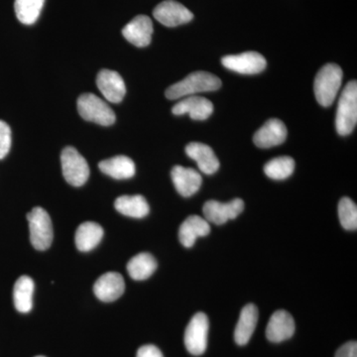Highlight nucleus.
Returning <instances> with one entry per match:
<instances>
[{"label": "nucleus", "instance_id": "c756f323", "mask_svg": "<svg viewBox=\"0 0 357 357\" xmlns=\"http://www.w3.org/2000/svg\"><path fill=\"white\" fill-rule=\"evenodd\" d=\"M335 357H357L356 342H347L337 349Z\"/></svg>", "mask_w": 357, "mask_h": 357}, {"label": "nucleus", "instance_id": "f257e3e1", "mask_svg": "<svg viewBox=\"0 0 357 357\" xmlns=\"http://www.w3.org/2000/svg\"><path fill=\"white\" fill-rule=\"evenodd\" d=\"M220 86H222V81L220 77L211 73L199 70V72L192 73L178 83L169 86L166 91V98L171 100H178L195 93L218 91Z\"/></svg>", "mask_w": 357, "mask_h": 357}, {"label": "nucleus", "instance_id": "a878e982", "mask_svg": "<svg viewBox=\"0 0 357 357\" xmlns=\"http://www.w3.org/2000/svg\"><path fill=\"white\" fill-rule=\"evenodd\" d=\"M45 0H15L14 8L16 16L21 23L34 24L38 20Z\"/></svg>", "mask_w": 357, "mask_h": 357}, {"label": "nucleus", "instance_id": "b1692460", "mask_svg": "<svg viewBox=\"0 0 357 357\" xmlns=\"http://www.w3.org/2000/svg\"><path fill=\"white\" fill-rule=\"evenodd\" d=\"M34 282L29 276H21L16 281L13 289L14 306L20 312H29L33 307Z\"/></svg>", "mask_w": 357, "mask_h": 357}, {"label": "nucleus", "instance_id": "7c9ffc66", "mask_svg": "<svg viewBox=\"0 0 357 357\" xmlns=\"http://www.w3.org/2000/svg\"><path fill=\"white\" fill-rule=\"evenodd\" d=\"M136 357H164L161 351L155 345H143L138 349Z\"/></svg>", "mask_w": 357, "mask_h": 357}, {"label": "nucleus", "instance_id": "393cba45", "mask_svg": "<svg viewBox=\"0 0 357 357\" xmlns=\"http://www.w3.org/2000/svg\"><path fill=\"white\" fill-rule=\"evenodd\" d=\"M157 268L156 259L150 253L143 252L134 256L128 263L129 276L136 281L146 280Z\"/></svg>", "mask_w": 357, "mask_h": 357}, {"label": "nucleus", "instance_id": "0eeeda50", "mask_svg": "<svg viewBox=\"0 0 357 357\" xmlns=\"http://www.w3.org/2000/svg\"><path fill=\"white\" fill-rule=\"evenodd\" d=\"M208 330L210 323L206 314L198 312L192 317L185 332V349L192 356H202L206 351Z\"/></svg>", "mask_w": 357, "mask_h": 357}, {"label": "nucleus", "instance_id": "bb28decb", "mask_svg": "<svg viewBox=\"0 0 357 357\" xmlns=\"http://www.w3.org/2000/svg\"><path fill=\"white\" fill-rule=\"evenodd\" d=\"M295 170V161L288 156L277 157L265 164L264 172L267 177L273 180H285Z\"/></svg>", "mask_w": 357, "mask_h": 357}, {"label": "nucleus", "instance_id": "1a4fd4ad", "mask_svg": "<svg viewBox=\"0 0 357 357\" xmlns=\"http://www.w3.org/2000/svg\"><path fill=\"white\" fill-rule=\"evenodd\" d=\"M222 63L227 69L243 75L259 74L267 65L265 58L257 52L225 56L222 59Z\"/></svg>", "mask_w": 357, "mask_h": 357}, {"label": "nucleus", "instance_id": "ddd939ff", "mask_svg": "<svg viewBox=\"0 0 357 357\" xmlns=\"http://www.w3.org/2000/svg\"><path fill=\"white\" fill-rule=\"evenodd\" d=\"M126 290L123 277L117 272H107L102 275L93 285V292L102 302H114L122 296Z\"/></svg>", "mask_w": 357, "mask_h": 357}, {"label": "nucleus", "instance_id": "f03ea898", "mask_svg": "<svg viewBox=\"0 0 357 357\" xmlns=\"http://www.w3.org/2000/svg\"><path fill=\"white\" fill-rule=\"evenodd\" d=\"M342 68L333 63L324 66L319 70L314 79V91L319 105L325 107L333 105L342 86Z\"/></svg>", "mask_w": 357, "mask_h": 357}, {"label": "nucleus", "instance_id": "423d86ee", "mask_svg": "<svg viewBox=\"0 0 357 357\" xmlns=\"http://www.w3.org/2000/svg\"><path fill=\"white\" fill-rule=\"evenodd\" d=\"M63 175L65 180L74 187L86 184L89 177L88 162L74 147H66L61 155Z\"/></svg>", "mask_w": 357, "mask_h": 357}, {"label": "nucleus", "instance_id": "aec40b11", "mask_svg": "<svg viewBox=\"0 0 357 357\" xmlns=\"http://www.w3.org/2000/svg\"><path fill=\"white\" fill-rule=\"evenodd\" d=\"M258 321V310L255 305L248 304L241 310V316L236 331H234V340L238 345L248 344L253 333H255Z\"/></svg>", "mask_w": 357, "mask_h": 357}, {"label": "nucleus", "instance_id": "a211bd4d", "mask_svg": "<svg viewBox=\"0 0 357 357\" xmlns=\"http://www.w3.org/2000/svg\"><path fill=\"white\" fill-rule=\"evenodd\" d=\"M185 154L197 162L199 170L206 175H213L220 169V161L208 145L191 142L185 147Z\"/></svg>", "mask_w": 357, "mask_h": 357}, {"label": "nucleus", "instance_id": "c85d7f7f", "mask_svg": "<svg viewBox=\"0 0 357 357\" xmlns=\"http://www.w3.org/2000/svg\"><path fill=\"white\" fill-rule=\"evenodd\" d=\"M11 148V129L8 124L0 121V160L6 158Z\"/></svg>", "mask_w": 357, "mask_h": 357}, {"label": "nucleus", "instance_id": "39448f33", "mask_svg": "<svg viewBox=\"0 0 357 357\" xmlns=\"http://www.w3.org/2000/svg\"><path fill=\"white\" fill-rule=\"evenodd\" d=\"M29 222L30 241L37 250H46L53 241V225L50 215L44 208L36 206L27 213Z\"/></svg>", "mask_w": 357, "mask_h": 357}, {"label": "nucleus", "instance_id": "412c9836", "mask_svg": "<svg viewBox=\"0 0 357 357\" xmlns=\"http://www.w3.org/2000/svg\"><path fill=\"white\" fill-rule=\"evenodd\" d=\"M103 237V229L98 223L86 222L77 227L75 243L82 252H89L100 244Z\"/></svg>", "mask_w": 357, "mask_h": 357}, {"label": "nucleus", "instance_id": "2f4dec72", "mask_svg": "<svg viewBox=\"0 0 357 357\" xmlns=\"http://www.w3.org/2000/svg\"><path fill=\"white\" fill-rule=\"evenodd\" d=\"M36 357H45V356H36Z\"/></svg>", "mask_w": 357, "mask_h": 357}, {"label": "nucleus", "instance_id": "2eb2a0df", "mask_svg": "<svg viewBox=\"0 0 357 357\" xmlns=\"http://www.w3.org/2000/svg\"><path fill=\"white\" fill-rule=\"evenodd\" d=\"M152 34H153V23L146 15L136 16L122 29L124 38L134 46L140 47V48L151 43Z\"/></svg>", "mask_w": 357, "mask_h": 357}, {"label": "nucleus", "instance_id": "4468645a", "mask_svg": "<svg viewBox=\"0 0 357 357\" xmlns=\"http://www.w3.org/2000/svg\"><path fill=\"white\" fill-rule=\"evenodd\" d=\"M295 321L288 312L279 310L268 321L266 337L271 342H285L295 333Z\"/></svg>", "mask_w": 357, "mask_h": 357}, {"label": "nucleus", "instance_id": "f8f14e48", "mask_svg": "<svg viewBox=\"0 0 357 357\" xmlns=\"http://www.w3.org/2000/svg\"><path fill=\"white\" fill-rule=\"evenodd\" d=\"M287 128L278 119H269L259 130L256 131L253 142L261 149L278 146L287 138Z\"/></svg>", "mask_w": 357, "mask_h": 357}, {"label": "nucleus", "instance_id": "6e6552de", "mask_svg": "<svg viewBox=\"0 0 357 357\" xmlns=\"http://www.w3.org/2000/svg\"><path fill=\"white\" fill-rule=\"evenodd\" d=\"M244 202L241 199H234L229 203H220L218 201H208L204 204V218L208 222L215 225H225L230 220H234L243 213Z\"/></svg>", "mask_w": 357, "mask_h": 357}, {"label": "nucleus", "instance_id": "5701e85b", "mask_svg": "<svg viewBox=\"0 0 357 357\" xmlns=\"http://www.w3.org/2000/svg\"><path fill=\"white\" fill-rule=\"evenodd\" d=\"M114 206L119 213L129 218H142L149 213V204L140 195L119 197L115 201Z\"/></svg>", "mask_w": 357, "mask_h": 357}, {"label": "nucleus", "instance_id": "6ab92c4d", "mask_svg": "<svg viewBox=\"0 0 357 357\" xmlns=\"http://www.w3.org/2000/svg\"><path fill=\"white\" fill-rule=\"evenodd\" d=\"M210 232V223L206 218L199 215H190L181 225L178 229V241L183 246L190 248L194 245L199 237L206 236Z\"/></svg>", "mask_w": 357, "mask_h": 357}, {"label": "nucleus", "instance_id": "20e7f679", "mask_svg": "<svg viewBox=\"0 0 357 357\" xmlns=\"http://www.w3.org/2000/svg\"><path fill=\"white\" fill-rule=\"evenodd\" d=\"M77 112L86 121L109 126L115 122V114L107 102L93 93H84L77 100Z\"/></svg>", "mask_w": 357, "mask_h": 357}, {"label": "nucleus", "instance_id": "cd10ccee", "mask_svg": "<svg viewBox=\"0 0 357 357\" xmlns=\"http://www.w3.org/2000/svg\"><path fill=\"white\" fill-rule=\"evenodd\" d=\"M338 217L342 227L347 230L357 229V206L352 199L342 198L338 204Z\"/></svg>", "mask_w": 357, "mask_h": 357}, {"label": "nucleus", "instance_id": "f3484780", "mask_svg": "<svg viewBox=\"0 0 357 357\" xmlns=\"http://www.w3.org/2000/svg\"><path fill=\"white\" fill-rule=\"evenodd\" d=\"M171 177L176 190L184 198H189L196 194L203 183L201 174L194 169L183 166L174 167Z\"/></svg>", "mask_w": 357, "mask_h": 357}, {"label": "nucleus", "instance_id": "7ed1b4c3", "mask_svg": "<svg viewBox=\"0 0 357 357\" xmlns=\"http://www.w3.org/2000/svg\"><path fill=\"white\" fill-rule=\"evenodd\" d=\"M357 122V83L349 82L345 86L338 100L335 128L342 136L349 135Z\"/></svg>", "mask_w": 357, "mask_h": 357}, {"label": "nucleus", "instance_id": "9d476101", "mask_svg": "<svg viewBox=\"0 0 357 357\" xmlns=\"http://www.w3.org/2000/svg\"><path fill=\"white\" fill-rule=\"evenodd\" d=\"M155 20L167 27L185 24L194 18V15L187 7L175 0H165L161 2L153 11Z\"/></svg>", "mask_w": 357, "mask_h": 357}, {"label": "nucleus", "instance_id": "4be33fe9", "mask_svg": "<svg viewBox=\"0 0 357 357\" xmlns=\"http://www.w3.org/2000/svg\"><path fill=\"white\" fill-rule=\"evenodd\" d=\"M98 167L103 174L116 180H126L135 175V164L126 156H115L103 160Z\"/></svg>", "mask_w": 357, "mask_h": 357}, {"label": "nucleus", "instance_id": "dca6fc26", "mask_svg": "<svg viewBox=\"0 0 357 357\" xmlns=\"http://www.w3.org/2000/svg\"><path fill=\"white\" fill-rule=\"evenodd\" d=\"M213 105L203 96H190L174 105L172 112L175 115L188 114L194 121H206L213 114Z\"/></svg>", "mask_w": 357, "mask_h": 357}, {"label": "nucleus", "instance_id": "9b49d317", "mask_svg": "<svg viewBox=\"0 0 357 357\" xmlns=\"http://www.w3.org/2000/svg\"><path fill=\"white\" fill-rule=\"evenodd\" d=\"M96 84L105 100L109 102H121L126 96V84L121 75L115 70H100L96 77Z\"/></svg>", "mask_w": 357, "mask_h": 357}]
</instances>
